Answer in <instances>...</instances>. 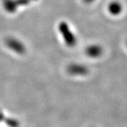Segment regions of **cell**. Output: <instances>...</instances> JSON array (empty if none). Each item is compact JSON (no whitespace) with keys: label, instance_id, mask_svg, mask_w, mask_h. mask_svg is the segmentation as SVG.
<instances>
[{"label":"cell","instance_id":"6da1fadb","mask_svg":"<svg viewBox=\"0 0 127 127\" xmlns=\"http://www.w3.org/2000/svg\"><path fill=\"white\" fill-rule=\"evenodd\" d=\"M122 11V6L118 1L112 2L109 5V11L114 15H118Z\"/></svg>","mask_w":127,"mask_h":127},{"label":"cell","instance_id":"7a4b0ae2","mask_svg":"<svg viewBox=\"0 0 127 127\" xmlns=\"http://www.w3.org/2000/svg\"><path fill=\"white\" fill-rule=\"evenodd\" d=\"M100 51L101 50L99 49V48H97V47H93L91 50H90V52H89V55H91V56H97V55H100Z\"/></svg>","mask_w":127,"mask_h":127}]
</instances>
